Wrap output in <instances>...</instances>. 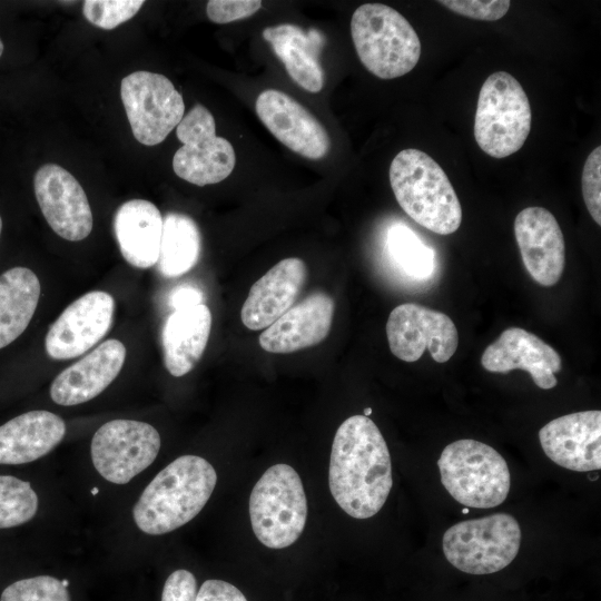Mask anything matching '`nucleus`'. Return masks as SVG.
Instances as JSON below:
<instances>
[{
  "mask_svg": "<svg viewBox=\"0 0 601 601\" xmlns=\"http://www.w3.org/2000/svg\"><path fill=\"white\" fill-rule=\"evenodd\" d=\"M92 494L98 493V490L95 487V490L91 491Z\"/></svg>",
  "mask_w": 601,
  "mask_h": 601,
  "instance_id": "obj_42",
  "label": "nucleus"
},
{
  "mask_svg": "<svg viewBox=\"0 0 601 601\" xmlns=\"http://www.w3.org/2000/svg\"><path fill=\"white\" fill-rule=\"evenodd\" d=\"M462 512H463V513H467V512H469V509L465 508V509L462 510Z\"/></svg>",
  "mask_w": 601,
  "mask_h": 601,
  "instance_id": "obj_43",
  "label": "nucleus"
},
{
  "mask_svg": "<svg viewBox=\"0 0 601 601\" xmlns=\"http://www.w3.org/2000/svg\"><path fill=\"white\" fill-rule=\"evenodd\" d=\"M514 234L530 276L540 285H555L563 273L565 245L555 217L543 207H526L514 219Z\"/></svg>",
  "mask_w": 601,
  "mask_h": 601,
  "instance_id": "obj_17",
  "label": "nucleus"
},
{
  "mask_svg": "<svg viewBox=\"0 0 601 601\" xmlns=\"http://www.w3.org/2000/svg\"><path fill=\"white\" fill-rule=\"evenodd\" d=\"M545 455L555 464L577 472L601 469V412L566 414L539 431Z\"/></svg>",
  "mask_w": 601,
  "mask_h": 601,
  "instance_id": "obj_16",
  "label": "nucleus"
},
{
  "mask_svg": "<svg viewBox=\"0 0 601 601\" xmlns=\"http://www.w3.org/2000/svg\"><path fill=\"white\" fill-rule=\"evenodd\" d=\"M388 250L398 267L414 278H426L433 268V254L405 226H394L387 238Z\"/></svg>",
  "mask_w": 601,
  "mask_h": 601,
  "instance_id": "obj_29",
  "label": "nucleus"
},
{
  "mask_svg": "<svg viewBox=\"0 0 601 601\" xmlns=\"http://www.w3.org/2000/svg\"><path fill=\"white\" fill-rule=\"evenodd\" d=\"M210 329L211 313L205 304L176 309L167 317L161 342L165 366L173 376H184L196 366Z\"/></svg>",
  "mask_w": 601,
  "mask_h": 601,
  "instance_id": "obj_24",
  "label": "nucleus"
},
{
  "mask_svg": "<svg viewBox=\"0 0 601 601\" xmlns=\"http://www.w3.org/2000/svg\"><path fill=\"white\" fill-rule=\"evenodd\" d=\"M62 585L68 587L69 582L67 580H61Z\"/></svg>",
  "mask_w": 601,
  "mask_h": 601,
  "instance_id": "obj_40",
  "label": "nucleus"
},
{
  "mask_svg": "<svg viewBox=\"0 0 601 601\" xmlns=\"http://www.w3.org/2000/svg\"><path fill=\"white\" fill-rule=\"evenodd\" d=\"M532 125V110L522 85L509 72L496 71L483 82L473 134L490 157L505 158L520 150Z\"/></svg>",
  "mask_w": 601,
  "mask_h": 601,
  "instance_id": "obj_6",
  "label": "nucleus"
},
{
  "mask_svg": "<svg viewBox=\"0 0 601 601\" xmlns=\"http://www.w3.org/2000/svg\"><path fill=\"white\" fill-rule=\"evenodd\" d=\"M481 364L491 373L526 371L542 390L553 388L558 384L554 373L562 368L559 353L539 336L521 327L503 331L484 349Z\"/></svg>",
  "mask_w": 601,
  "mask_h": 601,
  "instance_id": "obj_18",
  "label": "nucleus"
},
{
  "mask_svg": "<svg viewBox=\"0 0 601 601\" xmlns=\"http://www.w3.org/2000/svg\"><path fill=\"white\" fill-rule=\"evenodd\" d=\"M390 184L401 208L422 227L455 233L462 223L459 197L443 168L426 152L401 150L390 166Z\"/></svg>",
  "mask_w": 601,
  "mask_h": 601,
  "instance_id": "obj_3",
  "label": "nucleus"
},
{
  "mask_svg": "<svg viewBox=\"0 0 601 601\" xmlns=\"http://www.w3.org/2000/svg\"><path fill=\"white\" fill-rule=\"evenodd\" d=\"M114 231L125 260L137 268L157 264L162 234V216L149 200L131 199L119 206Z\"/></svg>",
  "mask_w": 601,
  "mask_h": 601,
  "instance_id": "obj_23",
  "label": "nucleus"
},
{
  "mask_svg": "<svg viewBox=\"0 0 601 601\" xmlns=\"http://www.w3.org/2000/svg\"><path fill=\"white\" fill-rule=\"evenodd\" d=\"M0 601H70V595L61 580L50 575H39L8 585Z\"/></svg>",
  "mask_w": 601,
  "mask_h": 601,
  "instance_id": "obj_30",
  "label": "nucleus"
},
{
  "mask_svg": "<svg viewBox=\"0 0 601 601\" xmlns=\"http://www.w3.org/2000/svg\"><path fill=\"white\" fill-rule=\"evenodd\" d=\"M125 358L126 347L120 341H105L58 374L50 386L52 401L72 406L95 398L118 376Z\"/></svg>",
  "mask_w": 601,
  "mask_h": 601,
  "instance_id": "obj_20",
  "label": "nucleus"
},
{
  "mask_svg": "<svg viewBox=\"0 0 601 601\" xmlns=\"http://www.w3.org/2000/svg\"><path fill=\"white\" fill-rule=\"evenodd\" d=\"M581 188L585 207L592 219L601 225V147H595L587 157Z\"/></svg>",
  "mask_w": 601,
  "mask_h": 601,
  "instance_id": "obj_32",
  "label": "nucleus"
},
{
  "mask_svg": "<svg viewBox=\"0 0 601 601\" xmlns=\"http://www.w3.org/2000/svg\"><path fill=\"white\" fill-rule=\"evenodd\" d=\"M334 309L335 303L328 294L313 293L268 326L259 336V345L276 354L315 346L327 337Z\"/></svg>",
  "mask_w": 601,
  "mask_h": 601,
  "instance_id": "obj_19",
  "label": "nucleus"
},
{
  "mask_svg": "<svg viewBox=\"0 0 601 601\" xmlns=\"http://www.w3.org/2000/svg\"><path fill=\"white\" fill-rule=\"evenodd\" d=\"M196 601H247L235 585L217 579L206 580L197 591Z\"/></svg>",
  "mask_w": 601,
  "mask_h": 601,
  "instance_id": "obj_36",
  "label": "nucleus"
},
{
  "mask_svg": "<svg viewBox=\"0 0 601 601\" xmlns=\"http://www.w3.org/2000/svg\"><path fill=\"white\" fill-rule=\"evenodd\" d=\"M38 510V496L30 483L10 475H0V529L30 521Z\"/></svg>",
  "mask_w": 601,
  "mask_h": 601,
  "instance_id": "obj_28",
  "label": "nucleus"
},
{
  "mask_svg": "<svg viewBox=\"0 0 601 601\" xmlns=\"http://www.w3.org/2000/svg\"><path fill=\"white\" fill-rule=\"evenodd\" d=\"M255 110L272 135L292 151L312 160L328 154L331 140L326 129L287 93L276 89L260 92Z\"/></svg>",
  "mask_w": 601,
  "mask_h": 601,
  "instance_id": "obj_15",
  "label": "nucleus"
},
{
  "mask_svg": "<svg viewBox=\"0 0 601 601\" xmlns=\"http://www.w3.org/2000/svg\"><path fill=\"white\" fill-rule=\"evenodd\" d=\"M169 305L176 311L204 304V294L191 285H180L173 289L169 295Z\"/></svg>",
  "mask_w": 601,
  "mask_h": 601,
  "instance_id": "obj_37",
  "label": "nucleus"
},
{
  "mask_svg": "<svg viewBox=\"0 0 601 601\" xmlns=\"http://www.w3.org/2000/svg\"><path fill=\"white\" fill-rule=\"evenodd\" d=\"M63 420L49 411L18 415L0 426V464H23L52 451L63 439Z\"/></svg>",
  "mask_w": 601,
  "mask_h": 601,
  "instance_id": "obj_22",
  "label": "nucleus"
},
{
  "mask_svg": "<svg viewBox=\"0 0 601 601\" xmlns=\"http://www.w3.org/2000/svg\"><path fill=\"white\" fill-rule=\"evenodd\" d=\"M249 518L256 538L270 549H284L300 536L307 519V499L298 473L288 464L267 469L249 497Z\"/></svg>",
  "mask_w": 601,
  "mask_h": 601,
  "instance_id": "obj_7",
  "label": "nucleus"
},
{
  "mask_svg": "<svg viewBox=\"0 0 601 601\" xmlns=\"http://www.w3.org/2000/svg\"><path fill=\"white\" fill-rule=\"evenodd\" d=\"M521 545V529L508 513H494L459 522L442 541L446 560L470 574H491L508 566Z\"/></svg>",
  "mask_w": 601,
  "mask_h": 601,
  "instance_id": "obj_8",
  "label": "nucleus"
},
{
  "mask_svg": "<svg viewBox=\"0 0 601 601\" xmlns=\"http://www.w3.org/2000/svg\"><path fill=\"white\" fill-rule=\"evenodd\" d=\"M263 38L272 46L288 76L298 86L313 93L323 89L324 71L318 60L324 45L321 32H306L296 24L282 23L265 28Z\"/></svg>",
  "mask_w": 601,
  "mask_h": 601,
  "instance_id": "obj_25",
  "label": "nucleus"
},
{
  "mask_svg": "<svg viewBox=\"0 0 601 601\" xmlns=\"http://www.w3.org/2000/svg\"><path fill=\"white\" fill-rule=\"evenodd\" d=\"M217 482L213 465L197 455H181L146 486L132 509L145 533H169L193 520L209 500Z\"/></svg>",
  "mask_w": 601,
  "mask_h": 601,
  "instance_id": "obj_2",
  "label": "nucleus"
},
{
  "mask_svg": "<svg viewBox=\"0 0 601 601\" xmlns=\"http://www.w3.org/2000/svg\"><path fill=\"white\" fill-rule=\"evenodd\" d=\"M201 235L195 220L180 213H168L162 218V234L157 267L167 278L181 276L198 262Z\"/></svg>",
  "mask_w": 601,
  "mask_h": 601,
  "instance_id": "obj_27",
  "label": "nucleus"
},
{
  "mask_svg": "<svg viewBox=\"0 0 601 601\" xmlns=\"http://www.w3.org/2000/svg\"><path fill=\"white\" fill-rule=\"evenodd\" d=\"M351 35L363 66L381 79L408 73L421 57V41L398 11L383 3H364L353 13Z\"/></svg>",
  "mask_w": 601,
  "mask_h": 601,
  "instance_id": "obj_4",
  "label": "nucleus"
},
{
  "mask_svg": "<svg viewBox=\"0 0 601 601\" xmlns=\"http://www.w3.org/2000/svg\"><path fill=\"white\" fill-rule=\"evenodd\" d=\"M144 3L141 0H86L82 12L93 26L111 30L131 19Z\"/></svg>",
  "mask_w": 601,
  "mask_h": 601,
  "instance_id": "obj_31",
  "label": "nucleus"
},
{
  "mask_svg": "<svg viewBox=\"0 0 601 601\" xmlns=\"http://www.w3.org/2000/svg\"><path fill=\"white\" fill-rule=\"evenodd\" d=\"M388 346L404 362H416L427 348L437 363L447 362L455 353L459 334L444 313L415 303L396 306L386 323Z\"/></svg>",
  "mask_w": 601,
  "mask_h": 601,
  "instance_id": "obj_12",
  "label": "nucleus"
},
{
  "mask_svg": "<svg viewBox=\"0 0 601 601\" xmlns=\"http://www.w3.org/2000/svg\"><path fill=\"white\" fill-rule=\"evenodd\" d=\"M1 231H2V218L0 216V236H1Z\"/></svg>",
  "mask_w": 601,
  "mask_h": 601,
  "instance_id": "obj_41",
  "label": "nucleus"
},
{
  "mask_svg": "<svg viewBox=\"0 0 601 601\" xmlns=\"http://www.w3.org/2000/svg\"><path fill=\"white\" fill-rule=\"evenodd\" d=\"M437 466L445 490L466 508H494L508 497V464L485 443L469 439L452 442L442 451Z\"/></svg>",
  "mask_w": 601,
  "mask_h": 601,
  "instance_id": "obj_5",
  "label": "nucleus"
},
{
  "mask_svg": "<svg viewBox=\"0 0 601 601\" xmlns=\"http://www.w3.org/2000/svg\"><path fill=\"white\" fill-rule=\"evenodd\" d=\"M2 52H3V43H2V41L0 39V57H1Z\"/></svg>",
  "mask_w": 601,
  "mask_h": 601,
  "instance_id": "obj_39",
  "label": "nucleus"
},
{
  "mask_svg": "<svg viewBox=\"0 0 601 601\" xmlns=\"http://www.w3.org/2000/svg\"><path fill=\"white\" fill-rule=\"evenodd\" d=\"M160 450V435L150 424L112 420L91 441V460L98 473L115 484H126L147 469Z\"/></svg>",
  "mask_w": 601,
  "mask_h": 601,
  "instance_id": "obj_11",
  "label": "nucleus"
},
{
  "mask_svg": "<svg viewBox=\"0 0 601 601\" xmlns=\"http://www.w3.org/2000/svg\"><path fill=\"white\" fill-rule=\"evenodd\" d=\"M197 581L185 569L174 571L166 580L161 601H196Z\"/></svg>",
  "mask_w": 601,
  "mask_h": 601,
  "instance_id": "obj_35",
  "label": "nucleus"
},
{
  "mask_svg": "<svg viewBox=\"0 0 601 601\" xmlns=\"http://www.w3.org/2000/svg\"><path fill=\"white\" fill-rule=\"evenodd\" d=\"M437 2L460 16L483 21L501 19L511 6L509 0H441Z\"/></svg>",
  "mask_w": 601,
  "mask_h": 601,
  "instance_id": "obj_33",
  "label": "nucleus"
},
{
  "mask_svg": "<svg viewBox=\"0 0 601 601\" xmlns=\"http://www.w3.org/2000/svg\"><path fill=\"white\" fill-rule=\"evenodd\" d=\"M114 297L104 290L89 292L72 302L50 326L46 352L53 359H70L92 348L110 329Z\"/></svg>",
  "mask_w": 601,
  "mask_h": 601,
  "instance_id": "obj_14",
  "label": "nucleus"
},
{
  "mask_svg": "<svg viewBox=\"0 0 601 601\" xmlns=\"http://www.w3.org/2000/svg\"><path fill=\"white\" fill-rule=\"evenodd\" d=\"M183 146L175 152V174L197 186L213 185L226 179L236 164L231 144L216 135L211 112L203 105H195L176 127Z\"/></svg>",
  "mask_w": 601,
  "mask_h": 601,
  "instance_id": "obj_9",
  "label": "nucleus"
},
{
  "mask_svg": "<svg viewBox=\"0 0 601 601\" xmlns=\"http://www.w3.org/2000/svg\"><path fill=\"white\" fill-rule=\"evenodd\" d=\"M328 485L336 503L352 518L368 519L385 504L393 485L391 456L368 416L353 415L337 428Z\"/></svg>",
  "mask_w": 601,
  "mask_h": 601,
  "instance_id": "obj_1",
  "label": "nucleus"
},
{
  "mask_svg": "<svg viewBox=\"0 0 601 601\" xmlns=\"http://www.w3.org/2000/svg\"><path fill=\"white\" fill-rule=\"evenodd\" d=\"M40 210L52 230L69 242L89 236L93 225L87 195L79 181L56 164L41 166L33 178Z\"/></svg>",
  "mask_w": 601,
  "mask_h": 601,
  "instance_id": "obj_13",
  "label": "nucleus"
},
{
  "mask_svg": "<svg viewBox=\"0 0 601 601\" xmlns=\"http://www.w3.org/2000/svg\"><path fill=\"white\" fill-rule=\"evenodd\" d=\"M40 293L38 276L27 267H12L0 275V349L26 331Z\"/></svg>",
  "mask_w": 601,
  "mask_h": 601,
  "instance_id": "obj_26",
  "label": "nucleus"
},
{
  "mask_svg": "<svg viewBox=\"0 0 601 601\" xmlns=\"http://www.w3.org/2000/svg\"><path fill=\"white\" fill-rule=\"evenodd\" d=\"M306 277L300 258L278 262L250 287L240 312L243 324L252 331L270 326L293 306Z\"/></svg>",
  "mask_w": 601,
  "mask_h": 601,
  "instance_id": "obj_21",
  "label": "nucleus"
},
{
  "mask_svg": "<svg viewBox=\"0 0 601 601\" xmlns=\"http://www.w3.org/2000/svg\"><path fill=\"white\" fill-rule=\"evenodd\" d=\"M371 414H372V408H371V407H366V408L364 410V415H365V416H368V415H371Z\"/></svg>",
  "mask_w": 601,
  "mask_h": 601,
  "instance_id": "obj_38",
  "label": "nucleus"
},
{
  "mask_svg": "<svg viewBox=\"0 0 601 601\" xmlns=\"http://www.w3.org/2000/svg\"><path fill=\"white\" fill-rule=\"evenodd\" d=\"M120 97L134 137L146 146L162 142L184 117L181 95L160 73L135 71L126 76Z\"/></svg>",
  "mask_w": 601,
  "mask_h": 601,
  "instance_id": "obj_10",
  "label": "nucleus"
},
{
  "mask_svg": "<svg viewBox=\"0 0 601 601\" xmlns=\"http://www.w3.org/2000/svg\"><path fill=\"white\" fill-rule=\"evenodd\" d=\"M260 7L259 0H210L206 13L215 23H228L253 16Z\"/></svg>",
  "mask_w": 601,
  "mask_h": 601,
  "instance_id": "obj_34",
  "label": "nucleus"
}]
</instances>
